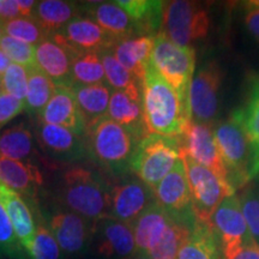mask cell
I'll use <instances>...</instances> for the list:
<instances>
[{
	"label": "cell",
	"instance_id": "6da1fadb",
	"mask_svg": "<svg viewBox=\"0 0 259 259\" xmlns=\"http://www.w3.org/2000/svg\"><path fill=\"white\" fill-rule=\"evenodd\" d=\"M144 121L149 134L180 137L192 121L191 106L149 63L142 80Z\"/></svg>",
	"mask_w": 259,
	"mask_h": 259
},
{
	"label": "cell",
	"instance_id": "7a4b0ae2",
	"mask_svg": "<svg viewBox=\"0 0 259 259\" xmlns=\"http://www.w3.org/2000/svg\"><path fill=\"white\" fill-rule=\"evenodd\" d=\"M111 186L100 171L74 166L58 179L56 199L60 208L96 223L111 218Z\"/></svg>",
	"mask_w": 259,
	"mask_h": 259
},
{
	"label": "cell",
	"instance_id": "3957f363",
	"mask_svg": "<svg viewBox=\"0 0 259 259\" xmlns=\"http://www.w3.org/2000/svg\"><path fill=\"white\" fill-rule=\"evenodd\" d=\"M87 157L113 177L124 178L131 171V162L139 141L108 115L97 119L84 134Z\"/></svg>",
	"mask_w": 259,
	"mask_h": 259
},
{
	"label": "cell",
	"instance_id": "277c9868",
	"mask_svg": "<svg viewBox=\"0 0 259 259\" xmlns=\"http://www.w3.org/2000/svg\"><path fill=\"white\" fill-rule=\"evenodd\" d=\"M213 135L228 174V183L234 191L259 176L258 150L234 119L221 122L213 130Z\"/></svg>",
	"mask_w": 259,
	"mask_h": 259
},
{
	"label": "cell",
	"instance_id": "5b68a950",
	"mask_svg": "<svg viewBox=\"0 0 259 259\" xmlns=\"http://www.w3.org/2000/svg\"><path fill=\"white\" fill-rule=\"evenodd\" d=\"M149 63L176 90L180 99L190 105V89L196 65V54L192 48L178 46L158 32L154 38Z\"/></svg>",
	"mask_w": 259,
	"mask_h": 259
},
{
	"label": "cell",
	"instance_id": "8992f818",
	"mask_svg": "<svg viewBox=\"0 0 259 259\" xmlns=\"http://www.w3.org/2000/svg\"><path fill=\"white\" fill-rule=\"evenodd\" d=\"M180 158V137L150 134L139 142L132 157L131 171L155 189Z\"/></svg>",
	"mask_w": 259,
	"mask_h": 259
},
{
	"label": "cell",
	"instance_id": "52a82bcc",
	"mask_svg": "<svg viewBox=\"0 0 259 259\" xmlns=\"http://www.w3.org/2000/svg\"><path fill=\"white\" fill-rule=\"evenodd\" d=\"M180 158L186 169L194 218L198 222L210 225L212 215L222 200L226 197L233 196L235 191L228 181L221 179L208 168L197 163L181 150Z\"/></svg>",
	"mask_w": 259,
	"mask_h": 259
},
{
	"label": "cell",
	"instance_id": "ba28073f",
	"mask_svg": "<svg viewBox=\"0 0 259 259\" xmlns=\"http://www.w3.org/2000/svg\"><path fill=\"white\" fill-rule=\"evenodd\" d=\"M209 29V12L200 3L174 0L164 5L160 32L178 46L192 48V44L206 37Z\"/></svg>",
	"mask_w": 259,
	"mask_h": 259
},
{
	"label": "cell",
	"instance_id": "9c48e42d",
	"mask_svg": "<svg viewBox=\"0 0 259 259\" xmlns=\"http://www.w3.org/2000/svg\"><path fill=\"white\" fill-rule=\"evenodd\" d=\"M42 216L65 254L80 255L88 251L93 242L95 222L60 206L47 213L42 212Z\"/></svg>",
	"mask_w": 259,
	"mask_h": 259
},
{
	"label": "cell",
	"instance_id": "30bf717a",
	"mask_svg": "<svg viewBox=\"0 0 259 259\" xmlns=\"http://www.w3.org/2000/svg\"><path fill=\"white\" fill-rule=\"evenodd\" d=\"M210 225L219 238L222 258L233 254L239 248L255 244L235 194L222 200L212 215Z\"/></svg>",
	"mask_w": 259,
	"mask_h": 259
},
{
	"label": "cell",
	"instance_id": "8fae6325",
	"mask_svg": "<svg viewBox=\"0 0 259 259\" xmlns=\"http://www.w3.org/2000/svg\"><path fill=\"white\" fill-rule=\"evenodd\" d=\"M222 72L215 60L206 61L194 72L190 89L192 121L210 125L215 120L219 109V94Z\"/></svg>",
	"mask_w": 259,
	"mask_h": 259
},
{
	"label": "cell",
	"instance_id": "7c38bea8",
	"mask_svg": "<svg viewBox=\"0 0 259 259\" xmlns=\"http://www.w3.org/2000/svg\"><path fill=\"white\" fill-rule=\"evenodd\" d=\"M34 137L42 153L52 160L63 163H76L87 157L84 136L73 134L70 130L51 125L35 119Z\"/></svg>",
	"mask_w": 259,
	"mask_h": 259
},
{
	"label": "cell",
	"instance_id": "4fadbf2b",
	"mask_svg": "<svg viewBox=\"0 0 259 259\" xmlns=\"http://www.w3.org/2000/svg\"><path fill=\"white\" fill-rule=\"evenodd\" d=\"M155 200L154 189L138 178H124L111 186V218L132 225Z\"/></svg>",
	"mask_w": 259,
	"mask_h": 259
},
{
	"label": "cell",
	"instance_id": "5bb4252c",
	"mask_svg": "<svg viewBox=\"0 0 259 259\" xmlns=\"http://www.w3.org/2000/svg\"><path fill=\"white\" fill-rule=\"evenodd\" d=\"M70 53L100 52L118 44L92 19L78 16L50 37Z\"/></svg>",
	"mask_w": 259,
	"mask_h": 259
},
{
	"label": "cell",
	"instance_id": "9a60e30c",
	"mask_svg": "<svg viewBox=\"0 0 259 259\" xmlns=\"http://www.w3.org/2000/svg\"><path fill=\"white\" fill-rule=\"evenodd\" d=\"M180 150L219 178L228 181L226 166L210 125L191 121L185 134L180 136Z\"/></svg>",
	"mask_w": 259,
	"mask_h": 259
},
{
	"label": "cell",
	"instance_id": "2e32d148",
	"mask_svg": "<svg viewBox=\"0 0 259 259\" xmlns=\"http://www.w3.org/2000/svg\"><path fill=\"white\" fill-rule=\"evenodd\" d=\"M92 245L96 254L106 259H125L136 254L131 225L112 218L95 223Z\"/></svg>",
	"mask_w": 259,
	"mask_h": 259
},
{
	"label": "cell",
	"instance_id": "e0dca14e",
	"mask_svg": "<svg viewBox=\"0 0 259 259\" xmlns=\"http://www.w3.org/2000/svg\"><path fill=\"white\" fill-rule=\"evenodd\" d=\"M155 199L173 216L192 218V203L187 174L183 160L179 158L176 166L154 189Z\"/></svg>",
	"mask_w": 259,
	"mask_h": 259
},
{
	"label": "cell",
	"instance_id": "ac0fdd59",
	"mask_svg": "<svg viewBox=\"0 0 259 259\" xmlns=\"http://www.w3.org/2000/svg\"><path fill=\"white\" fill-rule=\"evenodd\" d=\"M79 6L80 15L95 22L116 42L138 36L134 22L116 2H85Z\"/></svg>",
	"mask_w": 259,
	"mask_h": 259
},
{
	"label": "cell",
	"instance_id": "d6986e66",
	"mask_svg": "<svg viewBox=\"0 0 259 259\" xmlns=\"http://www.w3.org/2000/svg\"><path fill=\"white\" fill-rule=\"evenodd\" d=\"M0 203L8 213L23 250H28L36 233V215L40 209L31 208L27 199L0 181Z\"/></svg>",
	"mask_w": 259,
	"mask_h": 259
},
{
	"label": "cell",
	"instance_id": "ffe728a7",
	"mask_svg": "<svg viewBox=\"0 0 259 259\" xmlns=\"http://www.w3.org/2000/svg\"><path fill=\"white\" fill-rule=\"evenodd\" d=\"M0 181L21 194L30 205H37L38 189L44 184V177L37 166L0 157Z\"/></svg>",
	"mask_w": 259,
	"mask_h": 259
},
{
	"label": "cell",
	"instance_id": "44dd1931",
	"mask_svg": "<svg viewBox=\"0 0 259 259\" xmlns=\"http://www.w3.org/2000/svg\"><path fill=\"white\" fill-rule=\"evenodd\" d=\"M38 118L47 124L65 127L78 136H84L85 134V121L73 93L69 88L57 87Z\"/></svg>",
	"mask_w": 259,
	"mask_h": 259
},
{
	"label": "cell",
	"instance_id": "7402d4cb",
	"mask_svg": "<svg viewBox=\"0 0 259 259\" xmlns=\"http://www.w3.org/2000/svg\"><path fill=\"white\" fill-rule=\"evenodd\" d=\"M173 215L167 212L156 200L148 206L132 223L136 254L147 255L161 240Z\"/></svg>",
	"mask_w": 259,
	"mask_h": 259
},
{
	"label": "cell",
	"instance_id": "603a6c76",
	"mask_svg": "<svg viewBox=\"0 0 259 259\" xmlns=\"http://www.w3.org/2000/svg\"><path fill=\"white\" fill-rule=\"evenodd\" d=\"M107 115L131 132L139 142L150 135L144 121L142 96L113 90Z\"/></svg>",
	"mask_w": 259,
	"mask_h": 259
},
{
	"label": "cell",
	"instance_id": "cb8c5ba5",
	"mask_svg": "<svg viewBox=\"0 0 259 259\" xmlns=\"http://www.w3.org/2000/svg\"><path fill=\"white\" fill-rule=\"evenodd\" d=\"M71 58L72 53L51 38H46L35 47V59L38 69L59 88L70 89L72 87Z\"/></svg>",
	"mask_w": 259,
	"mask_h": 259
},
{
	"label": "cell",
	"instance_id": "d4e9b609",
	"mask_svg": "<svg viewBox=\"0 0 259 259\" xmlns=\"http://www.w3.org/2000/svg\"><path fill=\"white\" fill-rule=\"evenodd\" d=\"M0 157L37 166L35 137L25 122H17L0 132Z\"/></svg>",
	"mask_w": 259,
	"mask_h": 259
},
{
	"label": "cell",
	"instance_id": "484cf974",
	"mask_svg": "<svg viewBox=\"0 0 259 259\" xmlns=\"http://www.w3.org/2000/svg\"><path fill=\"white\" fill-rule=\"evenodd\" d=\"M78 16H80L79 3L44 0L36 2L30 18L40 25L47 38H50Z\"/></svg>",
	"mask_w": 259,
	"mask_h": 259
},
{
	"label": "cell",
	"instance_id": "4316f807",
	"mask_svg": "<svg viewBox=\"0 0 259 259\" xmlns=\"http://www.w3.org/2000/svg\"><path fill=\"white\" fill-rule=\"evenodd\" d=\"M134 22L138 36H156L163 21L166 2L161 0H120L116 2Z\"/></svg>",
	"mask_w": 259,
	"mask_h": 259
},
{
	"label": "cell",
	"instance_id": "83f0119b",
	"mask_svg": "<svg viewBox=\"0 0 259 259\" xmlns=\"http://www.w3.org/2000/svg\"><path fill=\"white\" fill-rule=\"evenodd\" d=\"M154 36H137L114 45L115 59L139 80H143L145 69L154 48Z\"/></svg>",
	"mask_w": 259,
	"mask_h": 259
},
{
	"label": "cell",
	"instance_id": "f1b7e54d",
	"mask_svg": "<svg viewBox=\"0 0 259 259\" xmlns=\"http://www.w3.org/2000/svg\"><path fill=\"white\" fill-rule=\"evenodd\" d=\"M71 92L73 93L79 111L88 127L97 119L107 115L111 100V88L105 84H95V85H79L72 84Z\"/></svg>",
	"mask_w": 259,
	"mask_h": 259
},
{
	"label": "cell",
	"instance_id": "f546056e",
	"mask_svg": "<svg viewBox=\"0 0 259 259\" xmlns=\"http://www.w3.org/2000/svg\"><path fill=\"white\" fill-rule=\"evenodd\" d=\"M177 259H222L219 238L212 227L197 221Z\"/></svg>",
	"mask_w": 259,
	"mask_h": 259
},
{
	"label": "cell",
	"instance_id": "4dcf8cb0",
	"mask_svg": "<svg viewBox=\"0 0 259 259\" xmlns=\"http://www.w3.org/2000/svg\"><path fill=\"white\" fill-rule=\"evenodd\" d=\"M196 222L197 220L194 216L192 218L173 216L161 240L145 257L151 259H177L178 252L189 239Z\"/></svg>",
	"mask_w": 259,
	"mask_h": 259
},
{
	"label": "cell",
	"instance_id": "1f68e13d",
	"mask_svg": "<svg viewBox=\"0 0 259 259\" xmlns=\"http://www.w3.org/2000/svg\"><path fill=\"white\" fill-rule=\"evenodd\" d=\"M105 70L106 83L113 90H120L134 96H142V80L128 72L115 59L113 47L99 52Z\"/></svg>",
	"mask_w": 259,
	"mask_h": 259
},
{
	"label": "cell",
	"instance_id": "d6a6232c",
	"mask_svg": "<svg viewBox=\"0 0 259 259\" xmlns=\"http://www.w3.org/2000/svg\"><path fill=\"white\" fill-rule=\"evenodd\" d=\"M232 119L244 128L259 153V74L251 78L245 103L232 113Z\"/></svg>",
	"mask_w": 259,
	"mask_h": 259
},
{
	"label": "cell",
	"instance_id": "836d02e7",
	"mask_svg": "<svg viewBox=\"0 0 259 259\" xmlns=\"http://www.w3.org/2000/svg\"><path fill=\"white\" fill-rule=\"evenodd\" d=\"M27 73L28 92L25 97V111L31 116L38 118L57 87L46 73L38 69L37 65L27 70Z\"/></svg>",
	"mask_w": 259,
	"mask_h": 259
},
{
	"label": "cell",
	"instance_id": "e575fe53",
	"mask_svg": "<svg viewBox=\"0 0 259 259\" xmlns=\"http://www.w3.org/2000/svg\"><path fill=\"white\" fill-rule=\"evenodd\" d=\"M71 77H72V84H79V85L105 84V70L99 52L72 53Z\"/></svg>",
	"mask_w": 259,
	"mask_h": 259
},
{
	"label": "cell",
	"instance_id": "d590c367",
	"mask_svg": "<svg viewBox=\"0 0 259 259\" xmlns=\"http://www.w3.org/2000/svg\"><path fill=\"white\" fill-rule=\"evenodd\" d=\"M28 259H61V250L48 228L42 212L36 216V233L34 240L25 250Z\"/></svg>",
	"mask_w": 259,
	"mask_h": 259
},
{
	"label": "cell",
	"instance_id": "8d00e7d4",
	"mask_svg": "<svg viewBox=\"0 0 259 259\" xmlns=\"http://www.w3.org/2000/svg\"><path fill=\"white\" fill-rule=\"evenodd\" d=\"M25 259L27 253L19 244L8 213L0 203V259Z\"/></svg>",
	"mask_w": 259,
	"mask_h": 259
},
{
	"label": "cell",
	"instance_id": "74e56055",
	"mask_svg": "<svg viewBox=\"0 0 259 259\" xmlns=\"http://www.w3.org/2000/svg\"><path fill=\"white\" fill-rule=\"evenodd\" d=\"M4 32L16 40L34 46L41 44L47 36L32 18H16L4 23Z\"/></svg>",
	"mask_w": 259,
	"mask_h": 259
},
{
	"label": "cell",
	"instance_id": "f35d334b",
	"mask_svg": "<svg viewBox=\"0 0 259 259\" xmlns=\"http://www.w3.org/2000/svg\"><path fill=\"white\" fill-rule=\"evenodd\" d=\"M0 50L8 56L10 61H14L25 70L36 66L35 59V47L32 45L24 44L16 38L4 35L0 40Z\"/></svg>",
	"mask_w": 259,
	"mask_h": 259
},
{
	"label": "cell",
	"instance_id": "ab89813d",
	"mask_svg": "<svg viewBox=\"0 0 259 259\" xmlns=\"http://www.w3.org/2000/svg\"><path fill=\"white\" fill-rule=\"evenodd\" d=\"M0 88L5 93L25 102L28 92L27 70L17 64H10L8 70L0 78Z\"/></svg>",
	"mask_w": 259,
	"mask_h": 259
},
{
	"label": "cell",
	"instance_id": "60d3db41",
	"mask_svg": "<svg viewBox=\"0 0 259 259\" xmlns=\"http://www.w3.org/2000/svg\"><path fill=\"white\" fill-rule=\"evenodd\" d=\"M239 202L248 231L255 244L259 245V190L247 189L244 191Z\"/></svg>",
	"mask_w": 259,
	"mask_h": 259
},
{
	"label": "cell",
	"instance_id": "b9f144b4",
	"mask_svg": "<svg viewBox=\"0 0 259 259\" xmlns=\"http://www.w3.org/2000/svg\"><path fill=\"white\" fill-rule=\"evenodd\" d=\"M25 111V102L0 88V128Z\"/></svg>",
	"mask_w": 259,
	"mask_h": 259
},
{
	"label": "cell",
	"instance_id": "7bdbcfd3",
	"mask_svg": "<svg viewBox=\"0 0 259 259\" xmlns=\"http://www.w3.org/2000/svg\"><path fill=\"white\" fill-rule=\"evenodd\" d=\"M244 23L248 34L259 44V9H246Z\"/></svg>",
	"mask_w": 259,
	"mask_h": 259
},
{
	"label": "cell",
	"instance_id": "ee69618b",
	"mask_svg": "<svg viewBox=\"0 0 259 259\" xmlns=\"http://www.w3.org/2000/svg\"><path fill=\"white\" fill-rule=\"evenodd\" d=\"M17 0H0V23L19 18Z\"/></svg>",
	"mask_w": 259,
	"mask_h": 259
},
{
	"label": "cell",
	"instance_id": "f6af8a7d",
	"mask_svg": "<svg viewBox=\"0 0 259 259\" xmlns=\"http://www.w3.org/2000/svg\"><path fill=\"white\" fill-rule=\"evenodd\" d=\"M222 259H259V245L252 244L239 248L234 253Z\"/></svg>",
	"mask_w": 259,
	"mask_h": 259
},
{
	"label": "cell",
	"instance_id": "bcb514c9",
	"mask_svg": "<svg viewBox=\"0 0 259 259\" xmlns=\"http://www.w3.org/2000/svg\"><path fill=\"white\" fill-rule=\"evenodd\" d=\"M17 5L22 18H30L36 2H34V0H29V2L28 0H17Z\"/></svg>",
	"mask_w": 259,
	"mask_h": 259
},
{
	"label": "cell",
	"instance_id": "7dc6e473",
	"mask_svg": "<svg viewBox=\"0 0 259 259\" xmlns=\"http://www.w3.org/2000/svg\"><path fill=\"white\" fill-rule=\"evenodd\" d=\"M9 66H10V59L4 52L0 50V78H2L3 74L5 73V71L8 70Z\"/></svg>",
	"mask_w": 259,
	"mask_h": 259
},
{
	"label": "cell",
	"instance_id": "c3c4849f",
	"mask_svg": "<svg viewBox=\"0 0 259 259\" xmlns=\"http://www.w3.org/2000/svg\"><path fill=\"white\" fill-rule=\"evenodd\" d=\"M130 259H151L149 257H145V255H139V254H135L134 257H131Z\"/></svg>",
	"mask_w": 259,
	"mask_h": 259
},
{
	"label": "cell",
	"instance_id": "681fc988",
	"mask_svg": "<svg viewBox=\"0 0 259 259\" xmlns=\"http://www.w3.org/2000/svg\"><path fill=\"white\" fill-rule=\"evenodd\" d=\"M3 36H4V24L0 23V40H2Z\"/></svg>",
	"mask_w": 259,
	"mask_h": 259
},
{
	"label": "cell",
	"instance_id": "f907efd6",
	"mask_svg": "<svg viewBox=\"0 0 259 259\" xmlns=\"http://www.w3.org/2000/svg\"><path fill=\"white\" fill-rule=\"evenodd\" d=\"M25 259H28V257H27V258H25Z\"/></svg>",
	"mask_w": 259,
	"mask_h": 259
}]
</instances>
